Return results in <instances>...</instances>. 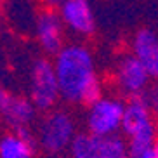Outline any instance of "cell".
<instances>
[{"mask_svg": "<svg viewBox=\"0 0 158 158\" xmlns=\"http://www.w3.org/2000/svg\"><path fill=\"white\" fill-rule=\"evenodd\" d=\"M44 4V7L45 9H59L61 5L64 4L66 0H40Z\"/></svg>", "mask_w": 158, "mask_h": 158, "instance_id": "9a60e30c", "label": "cell"}, {"mask_svg": "<svg viewBox=\"0 0 158 158\" xmlns=\"http://www.w3.org/2000/svg\"><path fill=\"white\" fill-rule=\"evenodd\" d=\"M70 158H98V137L89 132L77 134L70 146Z\"/></svg>", "mask_w": 158, "mask_h": 158, "instance_id": "4fadbf2b", "label": "cell"}, {"mask_svg": "<svg viewBox=\"0 0 158 158\" xmlns=\"http://www.w3.org/2000/svg\"><path fill=\"white\" fill-rule=\"evenodd\" d=\"M151 158H158V141L155 143L153 149H151Z\"/></svg>", "mask_w": 158, "mask_h": 158, "instance_id": "2e32d148", "label": "cell"}, {"mask_svg": "<svg viewBox=\"0 0 158 158\" xmlns=\"http://www.w3.org/2000/svg\"><path fill=\"white\" fill-rule=\"evenodd\" d=\"M125 104L122 99L102 96L96 102H92L87 110L85 116V127L89 134L96 137H108V135L118 134L122 130L123 115H125Z\"/></svg>", "mask_w": 158, "mask_h": 158, "instance_id": "277c9868", "label": "cell"}, {"mask_svg": "<svg viewBox=\"0 0 158 158\" xmlns=\"http://www.w3.org/2000/svg\"><path fill=\"white\" fill-rule=\"evenodd\" d=\"M143 158H151V155H146V156H143Z\"/></svg>", "mask_w": 158, "mask_h": 158, "instance_id": "e0dca14e", "label": "cell"}, {"mask_svg": "<svg viewBox=\"0 0 158 158\" xmlns=\"http://www.w3.org/2000/svg\"><path fill=\"white\" fill-rule=\"evenodd\" d=\"M153 110L149 106L148 99L144 96H135L130 98L125 104V115H123V123H122V132L125 137H132L134 134L144 130L151 123H155Z\"/></svg>", "mask_w": 158, "mask_h": 158, "instance_id": "9c48e42d", "label": "cell"}, {"mask_svg": "<svg viewBox=\"0 0 158 158\" xmlns=\"http://www.w3.org/2000/svg\"><path fill=\"white\" fill-rule=\"evenodd\" d=\"M38 144L47 153H61L64 149H70L73 139L77 137L75 120L70 113L52 110L47 111L37 129Z\"/></svg>", "mask_w": 158, "mask_h": 158, "instance_id": "3957f363", "label": "cell"}, {"mask_svg": "<svg viewBox=\"0 0 158 158\" xmlns=\"http://www.w3.org/2000/svg\"><path fill=\"white\" fill-rule=\"evenodd\" d=\"M0 111L5 123L12 132H18L26 137H33L31 125L37 118V106L26 96L10 94L9 90H2L0 94Z\"/></svg>", "mask_w": 158, "mask_h": 158, "instance_id": "8992f818", "label": "cell"}, {"mask_svg": "<svg viewBox=\"0 0 158 158\" xmlns=\"http://www.w3.org/2000/svg\"><path fill=\"white\" fill-rule=\"evenodd\" d=\"M130 51L137 59L143 61L149 75L158 78V33L149 28H141L132 37Z\"/></svg>", "mask_w": 158, "mask_h": 158, "instance_id": "30bf717a", "label": "cell"}, {"mask_svg": "<svg viewBox=\"0 0 158 158\" xmlns=\"http://www.w3.org/2000/svg\"><path fill=\"white\" fill-rule=\"evenodd\" d=\"M144 98L148 99L149 106L153 110V113L158 116V85H153V87H149L144 94Z\"/></svg>", "mask_w": 158, "mask_h": 158, "instance_id": "5bb4252c", "label": "cell"}, {"mask_svg": "<svg viewBox=\"0 0 158 158\" xmlns=\"http://www.w3.org/2000/svg\"><path fill=\"white\" fill-rule=\"evenodd\" d=\"M35 137H26L18 132H7L0 139V158H33Z\"/></svg>", "mask_w": 158, "mask_h": 158, "instance_id": "8fae6325", "label": "cell"}, {"mask_svg": "<svg viewBox=\"0 0 158 158\" xmlns=\"http://www.w3.org/2000/svg\"><path fill=\"white\" fill-rule=\"evenodd\" d=\"M149 75L148 68L143 64V61L130 52V54H122L113 68V82L116 89L122 94L129 98L135 96H144L149 89Z\"/></svg>", "mask_w": 158, "mask_h": 158, "instance_id": "5b68a950", "label": "cell"}, {"mask_svg": "<svg viewBox=\"0 0 158 158\" xmlns=\"http://www.w3.org/2000/svg\"><path fill=\"white\" fill-rule=\"evenodd\" d=\"M30 99L38 111H52V108L61 99L54 63L45 57L35 59L30 68Z\"/></svg>", "mask_w": 158, "mask_h": 158, "instance_id": "7a4b0ae2", "label": "cell"}, {"mask_svg": "<svg viewBox=\"0 0 158 158\" xmlns=\"http://www.w3.org/2000/svg\"><path fill=\"white\" fill-rule=\"evenodd\" d=\"M64 28L66 26L59 12H56L54 9H44L37 16L33 35L37 38L38 45L42 47V51L56 56L64 47Z\"/></svg>", "mask_w": 158, "mask_h": 158, "instance_id": "52a82bcc", "label": "cell"}, {"mask_svg": "<svg viewBox=\"0 0 158 158\" xmlns=\"http://www.w3.org/2000/svg\"><path fill=\"white\" fill-rule=\"evenodd\" d=\"M98 158H132L127 139L116 134L98 137Z\"/></svg>", "mask_w": 158, "mask_h": 158, "instance_id": "7c38bea8", "label": "cell"}, {"mask_svg": "<svg viewBox=\"0 0 158 158\" xmlns=\"http://www.w3.org/2000/svg\"><path fill=\"white\" fill-rule=\"evenodd\" d=\"M61 99L71 104H85L102 98V82L99 78L92 52L82 44H66L54 56Z\"/></svg>", "mask_w": 158, "mask_h": 158, "instance_id": "6da1fadb", "label": "cell"}, {"mask_svg": "<svg viewBox=\"0 0 158 158\" xmlns=\"http://www.w3.org/2000/svg\"><path fill=\"white\" fill-rule=\"evenodd\" d=\"M57 12L66 30L75 35L89 37L96 31V16L89 0H66Z\"/></svg>", "mask_w": 158, "mask_h": 158, "instance_id": "ba28073f", "label": "cell"}]
</instances>
